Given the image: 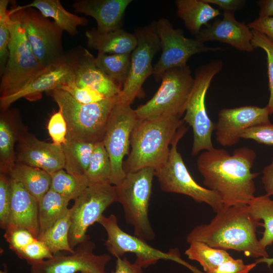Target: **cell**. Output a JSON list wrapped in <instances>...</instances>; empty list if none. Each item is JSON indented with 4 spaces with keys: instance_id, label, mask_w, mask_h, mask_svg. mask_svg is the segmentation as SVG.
<instances>
[{
    "instance_id": "19",
    "label": "cell",
    "mask_w": 273,
    "mask_h": 273,
    "mask_svg": "<svg viewBox=\"0 0 273 273\" xmlns=\"http://www.w3.org/2000/svg\"><path fill=\"white\" fill-rule=\"evenodd\" d=\"M16 163L39 168L51 174L65 168V159L62 146L41 141L27 133L18 140Z\"/></svg>"
},
{
    "instance_id": "41",
    "label": "cell",
    "mask_w": 273,
    "mask_h": 273,
    "mask_svg": "<svg viewBox=\"0 0 273 273\" xmlns=\"http://www.w3.org/2000/svg\"><path fill=\"white\" fill-rule=\"evenodd\" d=\"M59 88L67 92L77 102L83 104L97 103L106 99L104 96L93 88L78 86L74 81L62 85Z\"/></svg>"
},
{
    "instance_id": "2",
    "label": "cell",
    "mask_w": 273,
    "mask_h": 273,
    "mask_svg": "<svg viewBox=\"0 0 273 273\" xmlns=\"http://www.w3.org/2000/svg\"><path fill=\"white\" fill-rule=\"evenodd\" d=\"M216 213L209 223L197 225L188 234V243L198 241L216 248L243 252L256 259L268 257L266 248L256 236L257 228L263 224L254 217L248 205L223 206Z\"/></svg>"
},
{
    "instance_id": "37",
    "label": "cell",
    "mask_w": 273,
    "mask_h": 273,
    "mask_svg": "<svg viewBox=\"0 0 273 273\" xmlns=\"http://www.w3.org/2000/svg\"><path fill=\"white\" fill-rule=\"evenodd\" d=\"M253 38L252 44L254 49L259 48L263 50L267 56V73L269 98L266 105L270 114L273 113V42L265 35L254 30H251Z\"/></svg>"
},
{
    "instance_id": "10",
    "label": "cell",
    "mask_w": 273,
    "mask_h": 273,
    "mask_svg": "<svg viewBox=\"0 0 273 273\" xmlns=\"http://www.w3.org/2000/svg\"><path fill=\"white\" fill-rule=\"evenodd\" d=\"M161 84L154 96L135 109L139 119L163 115L180 117L185 112L195 82L187 65L167 70L162 76Z\"/></svg>"
},
{
    "instance_id": "53",
    "label": "cell",
    "mask_w": 273,
    "mask_h": 273,
    "mask_svg": "<svg viewBox=\"0 0 273 273\" xmlns=\"http://www.w3.org/2000/svg\"><path fill=\"white\" fill-rule=\"evenodd\" d=\"M0 273H8V270H7V267L6 265L5 266L4 270H1Z\"/></svg>"
},
{
    "instance_id": "11",
    "label": "cell",
    "mask_w": 273,
    "mask_h": 273,
    "mask_svg": "<svg viewBox=\"0 0 273 273\" xmlns=\"http://www.w3.org/2000/svg\"><path fill=\"white\" fill-rule=\"evenodd\" d=\"M98 222L106 232L107 238L105 245L108 251L116 258L126 253H132L136 257L134 262L142 268L154 264L162 259L175 261L193 273H203L182 259L177 249L165 252L149 245L146 241L125 232L119 227L117 217L113 214L108 217L103 215Z\"/></svg>"
},
{
    "instance_id": "45",
    "label": "cell",
    "mask_w": 273,
    "mask_h": 273,
    "mask_svg": "<svg viewBox=\"0 0 273 273\" xmlns=\"http://www.w3.org/2000/svg\"><path fill=\"white\" fill-rule=\"evenodd\" d=\"M257 264L255 262L246 264L242 259H234L232 257L212 269L203 273H248Z\"/></svg>"
},
{
    "instance_id": "43",
    "label": "cell",
    "mask_w": 273,
    "mask_h": 273,
    "mask_svg": "<svg viewBox=\"0 0 273 273\" xmlns=\"http://www.w3.org/2000/svg\"><path fill=\"white\" fill-rule=\"evenodd\" d=\"M47 129L53 143L62 146L67 141V125L60 110L54 113L50 117Z\"/></svg>"
},
{
    "instance_id": "20",
    "label": "cell",
    "mask_w": 273,
    "mask_h": 273,
    "mask_svg": "<svg viewBox=\"0 0 273 273\" xmlns=\"http://www.w3.org/2000/svg\"><path fill=\"white\" fill-rule=\"evenodd\" d=\"M252 38L251 29L244 22L238 21L234 13L231 12H224L222 19H215L195 36V39L203 43L216 40L248 53L255 49L251 43Z\"/></svg>"
},
{
    "instance_id": "30",
    "label": "cell",
    "mask_w": 273,
    "mask_h": 273,
    "mask_svg": "<svg viewBox=\"0 0 273 273\" xmlns=\"http://www.w3.org/2000/svg\"><path fill=\"white\" fill-rule=\"evenodd\" d=\"M131 54L108 55L98 52L95 62L102 71L122 88L128 76Z\"/></svg>"
},
{
    "instance_id": "42",
    "label": "cell",
    "mask_w": 273,
    "mask_h": 273,
    "mask_svg": "<svg viewBox=\"0 0 273 273\" xmlns=\"http://www.w3.org/2000/svg\"><path fill=\"white\" fill-rule=\"evenodd\" d=\"M4 237L9 243L10 248L16 254L36 239L28 231L19 228H8Z\"/></svg>"
},
{
    "instance_id": "4",
    "label": "cell",
    "mask_w": 273,
    "mask_h": 273,
    "mask_svg": "<svg viewBox=\"0 0 273 273\" xmlns=\"http://www.w3.org/2000/svg\"><path fill=\"white\" fill-rule=\"evenodd\" d=\"M46 93L52 97L65 118L67 125V140L93 143L103 141L109 116L118 96L83 104L60 88Z\"/></svg>"
},
{
    "instance_id": "16",
    "label": "cell",
    "mask_w": 273,
    "mask_h": 273,
    "mask_svg": "<svg viewBox=\"0 0 273 273\" xmlns=\"http://www.w3.org/2000/svg\"><path fill=\"white\" fill-rule=\"evenodd\" d=\"M96 246L88 237L72 252H60L49 259L31 265L42 273H107L105 267L111 257L94 253Z\"/></svg>"
},
{
    "instance_id": "38",
    "label": "cell",
    "mask_w": 273,
    "mask_h": 273,
    "mask_svg": "<svg viewBox=\"0 0 273 273\" xmlns=\"http://www.w3.org/2000/svg\"><path fill=\"white\" fill-rule=\"evenodd\" d=\"M9 0L0 1V73L2 75L9 57V43L10 34L7 21L9 17L7 9Z\"/></svg>"
},
{
    "instance_id": "3",
    "label": "cell",
    "mask_w": 273,
    "mask_h": 273,
    "mask_svg": "<svg viewBox=\"0 0 273 273\" xmlns=\"http://www.w3.org/2000/svg\"><path fill=\"white\" fill-rule=\"evenodd\" d=\"M184 122L180 117L171 115L139 119L131 135V150L123 163L125 173L148 167L155 169L162 165Z\"/></svg>"
},
{
    "instance_id": "33",
    "label": "cell",
    "mask_w": 273,
    "mask_h": 273,
    "mask_svg": "<svg viewBox=\"0 0 273 273\" xmlns=\"http://www.w3.org/2000/svg\"><path fill=\"white\" fill-rule=\"evenodd\" d=\"M111 161L102 141L95 144L88 168L84 176L89 184H110Z\"/></svg>"
},
{
    "instance_id": "6",
    "label": "cell",
    "mask_w": 273,
    "mask_h": 273,
    "mask_svg": "<svg viewBox=\"0 0 273 273\" xmlns=\"http://www.w3.org/2000/svg\"><path fill=\"white\" fill-rule=\"evenodd\" d=\"M10 17L18 21L25 30L35 56L44 67L61 60L65 54L62 45L63 31L33 8L12 3Z\"/></svg>"
},
{
    "instance_id": "23",
    "label": "cell",
    "mask_w": 273,
    "mask_h": 273,
    "mask_svg": "<svg viewBox=\"0 0 273 273\" xmlns=\"http://www.w3.org/2000/svg\"><path fill=\"white\" fill-rule=\"evenodd\" d=\"M8 228L25 229L36 239L39 234L38 201L21 184L12 179L11 213Z\"/></svg>"
},
{
    "instance_id": "52",
    "label": "cell",
    "mask_w": 273,
    "mask_h": 273,
    "mask_svg": "<svg viewBox=\"0 0 273 273\" xmlns=\"http://www.w3.org/2000/svg\"><path fill=\"white\" fill-rule=\"evenodd\" d=\"M30 273H42V272L40 271L39 270H38V269L33 266H31Z\"/></svg>"
},
{
    "instance_id": "54",
    "label": "cell",
    "mask_w": 273,
    "mask_h": 273,
    "mask_svg": "<svg viewBox=\"0 0 273 273\" xmlns=\"http://www.w3.org/2000/svg\"><path fill=\"white\" fill-rule=\"evenodd\" d=\"M81 273H88V272H81Z\"/></svg>"
},
{
    "instance_id": "25",
    "label": "cell",
    "mask_w": 273,
    "mask_h": 273,
    "mask_svg": "<svg viewBox=\"0 0 273 273\" xmlns=\"http://www.w3.org/2000/svg\"><path fill=\"white\" fill-rule=\"evenodd\" d=\"M177 16L183 20L187 29L195 36L203 25L220 15L219 10L214 8L203 0H176L175 1Z\"/></svg>"
},
{
    "instance_id": "5",
    "label": "cell",
    "mask_w": 273,
    "mask_h": 273,
    "mask_svg": "<svg viewBox=\"0 0 273 273\" xmlns=\"http://www.w3.org/2000/svg\"><path fill=\"white\" fill-rule=\"evenodd\" d=\"M155 170L145 168L126 173L123 179L114 186L117 202L123 209L127 223L133 228L134 235L145 241L155 238L149 217V207Z\"/></svg>"
},
{
    "instance_id": "18",
    "label": "cell",
    "mask_w": 273,
    "mask_h": 273,
    "mask_svg": "<svg viewBox=\"0 0 273 273\" xmlns=\"http://www.w3.org/2000/svg\"><path fill=\"white\" fill-rule=\"evenodd\" d=\"M270 115L267 106H244L222 109L218 112L216 123V142L223 147L235 145L247 129L270 123Z\"/></svg>"
},
{
    "instance_id": "22",
    "label": "cell",
    "mask_w": 273,
    "mask_h": 273,
    "mask_svg": "<svg viewBox=\"0 0 273 273\" xmlns=\"http://www.w3.org/2000/svg\"><path fill=\"white\" fill-rule=\"evenodd\" d=\"M74 81L78 86L89 87L106 98L118 96L121 90L116 83L98 67L95 58L85 49L77 55Z\"/></svg>"
},
{
    "instance_id": "48",
    "label": "cell",
    "mask_w": 273,
    "mask_h": 273,
    "mask_svg": "<svg viewBox=\"0 0 273 273\" xmlns=\"http://www.w3.org/2000/svg\"><path fill=\"white\" fill-rule=\"evenodd\" d=\"M205 2L217 6L224 12L234 13L242 8L245 4L243 0H203Z\"/></svg>"
},
{
    "instance_id": "15",
    "label": "cell",
    "mask_w": 273,
    "mask_h": 273,
    "mask_svg": "<svg viewBox=\"0 0 273 273\" xmlns=\"http://www.w3.org/2000/svg\"><path fill=\"white\" fill-rule=\"evenodd\" d=\"M156 27L162 49L161 55L153 67V75L157 81L167 70L186 66L189 59L196 54L222 50L206 47L195 38L186 37L183 30L174 28L166 18L159 19Z\"/></svg>"
},
{
    "instance_id": "29",
    "label": "cell",
    "mask_w": 273,
    "mask_h": 273,
    "mask_svg": "<svg viewBox=\"0 0 273 273\" xmlns=\"http://www.w3.org/2000/svg\"><path fill=\"white\" fill-rule=\"evenodd\" d=\"M95 143L67 140L62 146L65 156L66 171L76 176H84L93 153Z\"/></svg>"
},
{
    "instance_id": "55",
    "label": "cell",
    "mask_w": 273,
    "mask_h": 273,
    "mask_svg": "<svg viewBox=\"0 0 273 273\" xmlns=\"http://www.w3.org/2000/svg\"><path fill=\"white\" fill-rule=\"evenodd\" d=\"M272 273H273V271H272Z\"/></svg>"
},
{
    "instance_id": "35",
    "label": "cell",
    "mask_w": 273,
    "mask_h": 273,
    "mask_svg": "<svg viewBox=\"0 0 273 273\" xmlns=\"http://www.w3.org/2000/svg\"><path fill=\"white\" fill-rule=\"evenodd\" d=\"M248 205L254 217L263 222L264 231L259 242L266 248L273 243V200L265 194L255 197Z\"/></svg>"
},
{
    "instance_id": "7",
    "label": "cell",
    "mask_w": 273,
    "mask_h": 273,
    "mask_svg": "<svg viewBox=\"0 0 273 273\" xmlns=\"http://www.w3.org/2000/svg\"><path fill=\"white\" fill-rule=\"evenodd\" d=\"M187 130L184 124L178 129L171 144L168 157L162 165L154 169L155 176L163 191L188 196L196 202L208 204L217 212L223 206L220 198L194 179L178 151V143Z\"/></svg>"
},
{
    "instance_id": "9",
    "label": "cell",
    "mask_w": 273,
    "mask_h": 273,
    "mask_svg": "<svg viewBox=\"0 0 273 273\" xmlns=\"http://www.w3.org/2000/svg\"><path fill=\"white\" fill-rule=\"evenodd\" d=\"M223 67L221 60L212 61L199 67L195 72V82L188 101L183 120L193 129L192 155L214 148L212 134L216 123L209 118L206 110L205 97L213 77Z\"/></svg>"
},
{
    "instance_id": "13",
    "label": "cell",
    "mask_w": 273,
    "mask_h": 273,
    "mask_svg": "<svg viewBox=\"0 0 273 273\" xmlns=\"http://www.w3.org/2000/svg\"><path fill=\"white\" fill-rule=\"evenodd\" d=\"M138 120L130 105L118 100L111 112L102 141L110 159V184L113 186L125 176L123 159L129 154L131 135Z\"/></svg>"
},
{
    "instance_id": "12",
    "label": "cell",
    "mask_w": 273,
    "mask_h": 273,
    "mask_svg": "<svg viewBox=\"0 0 273 273\" xmlns=\"http://www.w3.org/2000/svg\"><path fill=\"white\" fill-rule=\"evenodd\" d=\"M117 202L114 186L107 184H89L70 208L69 242L74 249L88 236L89 226L98 222L105 210Z\"/></svg>"
},
{
    "instance_id": "31",
    "label": "cell",
    "mask_w": 273,
    "mask_h": 273,
    "mask_svg": "<svg viewBox=\"0 0 273 273\" xmlns=\"http://www.w3.org/2000/svg\"><path fill=\"white\" fill-rule=\"evenodd\" d=\"M18 137L6 114L0 119V168L1 173L8 175L16 164L15 144Z\"/></svg>"
},
{
    "instance_id": "49",
    "label": "cell",
    "mask_w": 273,
    "mask_h": 273,
    "mask_svg": "<svg viewBox=\"0 0 273 273\" xmlns=\"http://www.w3.org/2000/svg\"><path fill=\"white\" fill-rule=\"evenodd\" d=\"M261 181L266 192V194L273 196V156L269 164L263 169Z\"/></svg>"
},
{
    "instance_id": "24",
    "label": "cell",
    "mask_w": 273,
    "mask_h": 273,
    "mask_svg": "<svg viewBox=\"0 0 273 273\" xmlns=\"http://www.w3.org/2000/svg\"><path fill=\"white\" fill-rule=\"evenodd\" d=\"M85 35L89 48L107 54H131L137 44L134 34L121 28L107 32L92 29L87 30Z\"/></svg>"
},
{
    "instance_id": "36",
    "label": "cell",
    "mask_w": 273,
    "mask_h": 273,
    "mask_svg": "<svg viewBox=\"0 0 273 273\" xmlns=\"http://www.w3.org/2000/svg\"><path fill=\"white\" fill-rule=\"evenodd\" d=\"M51 175L50 189L69 200H75L89 183L84 176H76L64 169L59 170Z\"/></svg>"
},
{
    "instance_id": "14",
    "label": "cell",
    "mask_w": 273,
    "mask_h": 273,
    "mask_svg": "<svg viewBox=\"0 0 273 273\" xmlns=\"http://www.w3.org/2000/svg\"><path fill=\"white\" fill-rule=\"evenodd\" d=\"M133 34L136 38L137 44L131 54L128 77L118 96L119 102L130 105L135 98L142 95L144 82L153 75V59L161 49L156 22L137 28Z\"/></svg>"
},
{
    "instance_id": "1",
    "label": "cell",
    "mask_w": 273,
    "mask_h": 273,
    "mask_svg": "<svg viewBox=\"0 0 273 273\" xmlns=\"http://www.w3.org/2000/svg\"><path fill=\"white\" fill-rule=\"evenodd\" d=\"M256 157L247 147L236 149L232 155L213 148L199 154L197 169L204 185L219 196L223 206L248 205L255 197L254 179L259 175L251 171Z\"/></svg>"
},
{
    "instance_id": "47",
    "label": "cell",
    "mask_w": 273,
    "mask_h": 273,
    "mask_svg": "<svg viewBox=\"0 0 273 273\" xmlns=\"http://www.w3.org/2000/svg\"><path fill=\"white\" fill-rule=\"evenodd\" d=\"M112 273H144L143 268L135 262L131 263L126 257L117 258L115 268Z\"/></svg>"
},
{
    "instance_id": "46",
    "label": "cell",
    "mask_w": 273,
    "mask_h": 273,
    "mask_svg": "<svg viewBox=\"0 0 273 273\" xmlns=\"http://www.w3.org/2000/svg\"><path fill=\"white\" fill-rule=\"evenodd\" d=\"M247 25L251 30L264 34L273 42V17H259Z\"/></svg>"
},
{
    "instance_id": "26",
    "label": "cell",
    "mask_w": 273,
    "mask_h": 273,
    "mask_svg": "<svg viewBox=\"0 0 273 273\" xmlns=\"http://www.w3.org/2000/svg\"><path fill=\"white\" fill-rule=\"evenodd\" d=\"M23 6L35 8L46 17L52 18L63 31L71 36L77 34L78 26L88 24V21L86 18L67 11L59 0H34Z\"/></svg>"
},
{
    "instance_id": "8",
    "label": "cell",
    "mask_w": 273,
    "mask_h": 273,
    "mask_svg": "<svg viewBox=\"0 0 273 273\" xmlns=\"http://www.w3.org/2000/svg\"><path fill=\"white\" fill-rule=\"evenodd\" d=\"M9 57L1 75V97L14 95L24 88L44 68L35 56L20 23L9 17Z\"/></svg>"
},
{
    "instance_id": "39",
    "label": "cell",
    "mask_w": 273,
    "mask_h": 273,
    "mask_svg": "<svg viewBox=\"0 0 273 273\" xmlns=\"http://www.w3.org/2000/svg\"><path fill=\"white\" fill-rule=\"evenodd\" d=\"M11 206V179L4 173L0 174V225L6 230L10 220Z\"/></svg>"
},
{
    "instance_id": "32",
    "label": "cell",
    "mask_w": 273,
    "mask_h": 273,
    "mask_svg": "<svg viewBox=\"0 0 273 273\" xmlns=\"http://www.w3.org/2000/svg\"><path fill=\"white\" fill-rule=\"evenodd\" d=\"M185 254L191 260L197 261L204 272H207L232 258L226 250L214 248L201 242L193 241Z\"/></svg>"
},
{
    "instance_id": "27",
    "label": "cell",
    "mask_w": 273,
    "mask_h": 273,
    "mask_svg": "<svg viewBox=\"0 0 273 273\" xmlns=\"http://www.w3.org/2000/svg\"><path fill=\"white\" fill-rule=\"evenodd\" d=\"M7 175L21 184L38 202L50 189L51 174L39 168L16 163Z\"/></svg>"
},
{
    "instance_id": "40",
    "label": "cell",
    "mask_w": 273,
    "mask_h": 273,
    "mask_svg": "<svg viewBox=\"0 0 273 273\" xmlns=\"http://www.w3.org/2000/svg\"><path fill=\"white\" fill-rule=\"evenodd\" d=\"M16 254L19 258L26 260L30 265L54 256L46 245L37 239Z\"/></svg>"
},
{
    "instance_id": "21",
    "label": "cell",
    "mask_w": 273,
    "mask_h": 273,
    "mask_svg": "<svg viewBox=\"0 0 273 273\" xmlns=\"http://www.w3.org/2000/svg\"><path fill=\"white\" fill-rule=\"evenodd\" d=\"M131 0H78L72 5L74 12L93 17L97 30L107 32L121 28L125 10Z\"/></svg>"
},
{
    "instance_id": "50",
    "label": "cell",
    "mask_w": 273,
    "mask_h": 273,
    "mask_svg": "<svg viewBox=\"0 0 273 273\" xmlns=\"http://www.w3.org/2000/svg\"><path fill=\"white\" fill-rule=\"evenodd\" d=\"M257 3L260 7L259 17H273V0H260Z\"/></svg>"
},
{
    "instance_id": "17",
    "label": "cell",
    "mask_w": 273,
    "mask_h": 273,
    "mask_svg": "<svg viewBox=\"0 0 273 273\" xmlns=\"http://www.w3.org/2000/svg\"><path fill=\"white\" fill-rule=\"evenodd\" d=\"M76 57L77 55H66L60 61L44 68L17 93L1 97V108L7 110L13 103L23 98L29 101L39 99L42 93L59 88L74 81Z\"/></svg>"
},
{
    "instance_id": "28",
    "label": "cell",
    "mask_w": 273,
    "mask_h": 273,
    "mask_svg": "<svg viewBox=\"0 0 273 273\" xmlns=\"http://www.w3.org/2000/svg\"><path fill=\"white\" fill-rule=\"evenodd\" d=\"M70 201L51 189L42 196L38 202V237L66 214Z\"/></svg>"
},
{
    "instance_id": "51",
    "label": "cell",
    "mask_w": 273,
    "mask_h": 273,
    "mask_svg": "<svg viewBox=\"0 0 273 273\" xmlns=\"http://www.w3.org/2000/svg\"><path fill=\"white\" fill-rule=\"evenodd\" d=\"M257 264L260 263H266L268 267H270L271 265L273 264V257L269 258L268 257H263L259 258L256 259L255 261Z\"/></svg>"
},
{
    "instance_id": "34",
    "label": "cell",
    "mask_w": 273,
    "mask_h": 273,
    "mask_svg": "<svg viewBox=\"0 0 273 273\" xmlns=\"http://www.w3.org/2000/svg\"><path fill=\"white\" fill-rule=\"evenodd\" d=\"M70 226V208L62 218L37 239L43 242L54 255L60 252H72L69 242V233Z\"/></svg>"
},
{
    "instance_id": "44",
    "label": "cell",
    "mask_w": 273,
    "mask_h": 273,
    "mask_svg": "<svg viewBox=\"0 0 273 273\" xmlns=\"http://www.w3.org/2000/svg\"><path fill=\"white\" fill-rule=\"evenodd\" d=\"M242 139L252 140L259 144L273 146V124L270 122L251 127L244 131Z\"/></svg>"
}]
</instances>
